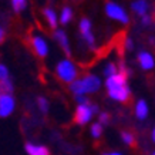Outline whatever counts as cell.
Listing matches in <instances>:
<instances>
[{"mask_svg":"<svg viewBox=\"0 0 155 155\" xmlns=\"http://www.w3.org/2000/svg\"><path fill=\"white\" fill-rule=\"evenodd\" d=\"M90 132H91V137L94 138V140H98L100 137L103 135V125L100 124V122H94L91 128H90Z\"/></svg>","mask_w":155,"mask_h":155,"instance_id":"cell-20","label":"cell"},{"mask_svg":"<svg viewBox=\"0 0 155 155\" xmlns=\"http://www.w3.org/2000/svg\"><path fill=\"white\" fill-rule=\"evenodd\" d=\"M10 2H12V7L16 13H21L27 6V0H10Z\"/></svg>","mask_w":155,"mask_h":155,"instance_id":"cell-21","label":"cell"},{"mask_svg":"<svg viewBox=\"0 0 155 155\" xmlns=\"http://www.w3.org/2000/svg\"><path fill=\"white\" fill-rule=\"evenodd\" d=\"M118 71H120V68H118V66L115 63H107V66L104 67V75H105V78L115 75Z\"/></svg>","mask_w":155,"mask_h":155,"instance_id":"cell-18","label":"cell"},{"mask_svg":"<svg viewBox=\"0 0 155 155\" xmlns=\"http://www.w3.org/2000/svg\"><path fill=\"white\" fill-rule=\"evenodd\" d=\"M137 60H138V64L141 67V70L144 71H151L154 70L155 67V58L154 56L148 51H140L138 56H137Z\"/></svg>","mask_w":155,"mask_h":155,"instance_id":"cell-9","label":"cell"},{"mask_svg":"<svg viewBox=\"0 0 155 155\" xmlns=\"http://www.w3.org/2000/svg\"><path fill=\"white\" fill-rule=\"evenodd\" d=\"M151 140L154 141V144H155V127L152 128V132H151Z\"/></svg>","mask_w":155,"mask_h":155,"instance_id":"cell-29","label":"cell"},{"mask_svg":"<svg viewBox=\"0 0 155 155\" xmlns=\"http://www.w3.org/2000/svg\"><path fill=\"white\" fill-rule=\"evenodd\" d=\"M56 75L58 77V80H61L63 83H67L70 85L73 81L78 80L77 75H78V70H77V66L68 58H64V60H60L56 66Z\"/></svg>","mask_w":155,"mask_h":155,"instance_id":"cell-2","label":"cell"},{"mask_svg":"<svg viewBox=\"0 0 155 155\" xmlns=\"http://www.w3.org/2000/svg\"><path fill=\"white\" fill-rule=\"evenodd\" d=\"M68 88L73 94L77 97V95H85V90H84V84H83V81L78 78V80L73 81L70 85H68Z\"/></svg>","mask_w":155,"mask_h":155,"instance_id":"cell-15","label":"cell"},{"mask_svg":"<svg viewBox=\"0 0 155 155\" xmlns=\"http://www.w3.org/2000/svg\"><path fill=\"white\" fill-rule=\"evenodd\" d=\"M131 9L132 12L140 16V17H144L148 14V10H150V3L148 0H134L131 3Z\"/></svg>","mask_w":155,"mask_h":155,"instance_id":"cell-11","label":"cell"},{"mask_svg":"<svg viewBox=\"0 0 155 155\" xmlns=\"http://www.w3.org/2000/svg\"><path fill=\"white\" fill-rule=\"evenodd\" d=\"M53 38L58 43V46L61 47V50L64 51L66 56H71V47H70V41H68V37H67L66 31H63V30H54V33H53Z\"/></svg>","mask_w":155,"mask_h":155,"instance_id":"cell-10","label":"cell"},{"mask_svg":"<svg viewBox=\"0 0 155 155\" xmlns=\"http://www.w3.org/2000/svg\"><path fill=\"white\" fill-rule=\"evenodd\" d=\"M125 47H127V50H132V48H134V43H132L131 38H127V40H125Z\"/></svg>","mask_w":155,"mask_h":155,"instance_id":"cell-27","label":"cell"},{"mask_svg":"<svg viewBox=\"0 0 155 155\" xmlns=\"http://www.w3.org/2000/svg\"><path fill=\"white\" fill-rule=\"evenodd\" d=\"M98 122L101 125H107L110 122V114L108 113H100L98 114Z\"/></svg>","mask_w":155,"mask_h":155,"instance_id":"cell-24","label":"cell"},{"mask_svg":"<svg viewBox=\"0 0 155 155\" xmlns=\"http://www.w3.org/2000/svg\"><path fill=\"white\" fill-rule=\"evenodd\" d=\"M43 16H44V19L47 21L48 27L53 28V30H57V24L60 21V17H57L56 12L51 7H46V9L43 10Z\"/></svg>","mask_w":155,"mask_h":155,"instance_id":"cell-13","label":"cell"},{"mask_svg":"<svg viewBox=\"0 0 155 155\" xmlns=\"http://www.w3.org/2000/svg\"><path fill=\"white\" fill-rule=\"evenodd\" d=\"M141 24H142V26H145V27L151 26V24H152V17H151L150 14H147V16L141 17Z\"/></svg>","mask_w":155,"mask_h":155,"instance_id":"cell-25","label":"cell"},{"mask_svg":"<svg viewBox=\"0 0 155 155\" xmlns=\"http://www.w3.org/2000/svg\"><path fill=\"white\" fill-rule=\"evenodd\" d=\"M37 107L43 114H47L50 105H48V101L44 97H37Z\"/></svg>","mask_w":155,"mask_h":155,"instance_id":"cell-22","label":"cell"},{"mask_svg":"<svg viewBox=\"0 0 155 155\" xmlns=\"http://www.w3.org/2000/svg\"><path fill=\"white\" fill-rule=\"evenodd\" d=\"M148 113H150V108H148L147 101L145 100H138L135 104V117L142 121L148 117Z\"/></svg>","mask_w":155,"mask_h":155,"instance_id":"cell-14","label":"cell"},{"mask_svg":"<svg viewBox=\"0 0 155 155\" xmlns=\"http://www.w3.org/2000/svg\"><path fill=\"white\" fill-rule=\"evenodd\" d=\"M121 140L127 145L135 147V135L131 131H121Z\"/></svg>","mask_w":155,"mask_h":155,"instance_id":"cell-17","label":"cell"},{"mask_svg":"<svg viewBox=\"0 0 155 155\" xmlns=\"http://www.w3.org/2000/svg\"><path fill=\"white\" fill-rule=\"evenodd\" d=\"M24 150L28 155H50V150L46 145H37L33 142H26Z\"/></svg>","mask_w":155,"mask_h":155,"instance_id":"cell-12","label":"cell"},{"mask_svg":"<svg viewBox=\"0 0 155 155\" xmlns=\"http://www.w3.org/2000/svg\"><path fill=\"white\" fill-rule=\"evenodd\" d=\"M83 84H84V90H85V94H94L97 93L100 88H101V80H100V77L94 74H87L84 75L83 78Z\"/></svg>","mask_w":155,"mask_h":155,"instance_id":"cell-8","label":"cell"},{"mask_svg":"<svg viewBox=\"0 0 155 155\" xmlns=\"http://www.w3.org/2000/svg\"><path fill=\"white\" fill-rule=\"evenodd\" d=\"M127 77L128 74L118 71L115 75L105 78L107 94L111 100L118 101V103H127L128 101L130 95H131V90L127 85Z\"/></svg>","mask_w":155,"mask_h":155,"instance_id":"cell-1","label":"cell"},{"mask_svg":"<svg viewBox=\"0 0 155 155\" xmlns=\"http://www.w3.org/2000/svg\"><path fill=\"white\" fill-rule=\"evenodd\" d=\"M78 28H80V34H81V37H83V40H84V43L91 48V50H94L95 48V37H94V34H93V31H91L93 24H91L90 19L83 17L80 21Z\"/></svg>","mask_w":155,"mask_h":155,"instance_id":"cell-5","label":"cell"},{"mask_svg":"<svg viewBox=\"0 0 155 155\" xmlns=\"http://www.w3.org/2000/svg\"><path fill=\"white\" fill-rule=\"evenodd\" d=\"M16 108V100L12 94L7 93H2L0 94V117L6 118L12 115V113Z\"/></svg>","mask_w":155,"mask_h":155,"instance_id":"cell-7","label":"cell"},{"mask_svg":"<svg viewBox=\"0 0 155 155\" xmlns=\"http://www.w3.org/2000/svg\"><path fill=\"white\" fill-rule=\"evenodd\" d=\"M75 101H77L78 104H87V103H90L88 98H87L85 95H77V97H75Z\"/></svg>","mask_w":155,"mask_h":155,"instance_id":"cell-26","label":"cell"},{"mask_svg":"<svg viewBox=\"0 0 155 155\" xmlns=\"http://www.w3.org/2000/svg\"><path fill=\"white\" fill-rule=\"evenodd\" d=\"M73 16H74L73 9L68 7V6H66L64 9L61 10V13H60V23L61 24H68L70 23V20L73 19Z\"/></svg>","mask_w":155,"mask_h":155,"instance_id":"cell-16","label":"cell"},{"mask_svg":"<svg viewBox=\"0 0 155 155\" xmlns=\"http://www.w3.org/2000/svg\"><path fill=\"white\" fill-rule=\"evenodd\" d=\"M95 113H98V105L93 103L78 104L74 113V121L78 125H85L87 122L91 121V118Z\"/></svg>","mask_w":155,"mask_h":155,"instance_id":"cell-3","label":"cell"},{"mask_svg":"<svg viewBox=\"0 0 155 155\" xmlns=\"http://www.w3.org/2000/svg\"><path fill=\"white\" fill-rule=\"evenodd\" d=\"M103 155H122L121 152H105V154H103Z\"/></svg>","mask_w":155,"mask_h":155,"instance_id":"cell-30","label":"cell"},{"mask_svg":"<svg viewBox=\"0 0 155 155\" xmlns=\"http://www.w3.org/2000/svg\"><path fill=\"white\" fill-rule=\"evenodd\" d=\"M30 44H31V48H33L34 54L40 58H44V57L48 54V44L46 41V38L40 36V34H34L30 38Z\"/></svg>","mask_w":155,"mask_h":155,"instance_id":"cell-6","label":"cell"},{"mask_svg":"<svg viewBox=\"0 0 155 155\" xmlns=\"http://www.w3.org/2000/svg\"><path fill=\"white\" fill-rule=\"evenodd\" d=\"M0 88H2V93H7V94H12L14 90V84L13 81L7 78V80H0Z\"/></svg>","mask_w":155,"mask_h":155,"instance_id":"cell-19","label":"cell"},{"mask_svg":"<svg viewBox=\"0 0 155 155\" xmlns=\"http://www.w3.org/2000/svg\"><path fill=\"white\" fill-rule=\"evenodd\" d=\"M151 155H155V151H154V152H152V154H151Z\"/></svg>","mask_w":155,"mask_h":155,"instance_id":"cell-31","label":"cell"},{"mask_svg":"<svg viewBox=\"0 0 155 155\" xmlns=\"http://www.w3.org/2000/svg\"><path fill=\"white\" fill-rule=\"evenodd\" d=\"M7 78H10L9 68L5 64H0V80H7Z\"/></svg>","mask_w":155,"mask_h":155,"instance_id":"cell-23","label":"cell"},{"mask_svg":"<svg viewBox=\"0 0 155 155\" xmlns=\"http://www.w3.org/2000/svg\"><path fill=\"white\" fill-rule=\"evenodd\" d=\"M105 14H107L110 19L115 20L118 23L122 24H128L130 23V16L125 10L122 9V6L114 3V2H108L105 5Z\"/></svg>","mask_w":155,"mask_h":155,"instance_id":"cell-4","label":"cell"},{"mask_svg":"<svg viewBox=\"0 0 155 155\" xmlns=\"http://www.w3.org/2000/svg\"><path fill=\"white\" fill-rule=\"evenodd\" d=\"M5 36H6L5 28H0V41H5Z\"/></svg>","mask_w":155,"mask_h":155,"instance_id":"cell-28","label":"cell"}]
</instances>
